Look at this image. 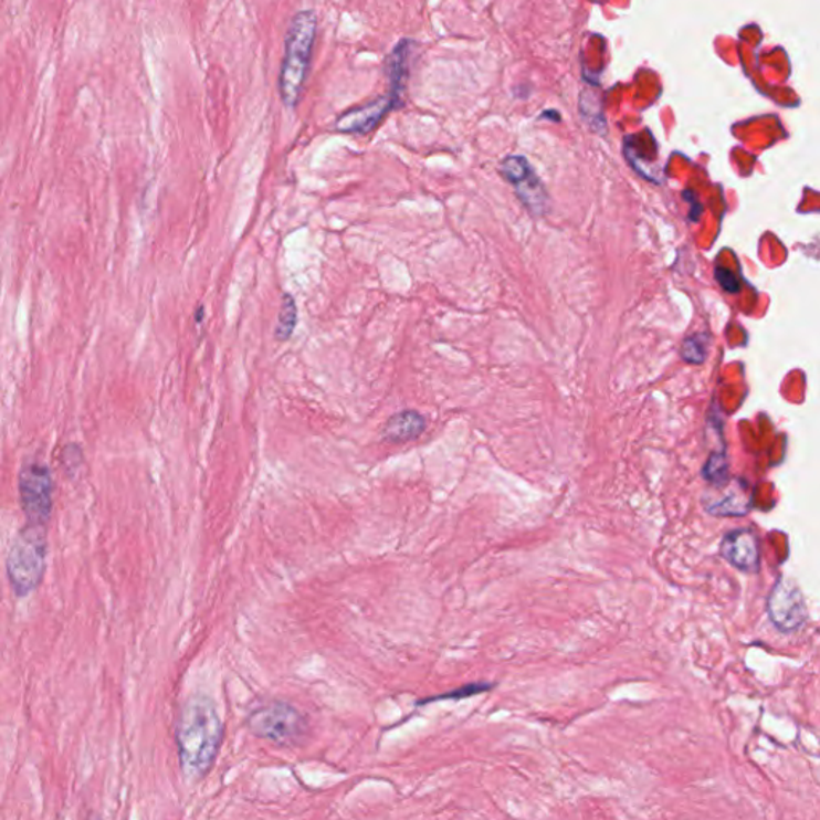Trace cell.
<instances>
[{
    "label": "cell",
    "mask_w": 820,
    "mask_h": 820,
    "mask_svg": "<svg viewBox=\"0 0 820 820\" xmlns=\"http://www.w3.org/2000/svg\"><path fill=\"white\" fill-rule=\"evenodd\" d=\"M317 17L313 10H302L292 18L291 27L285 34L284 59L281 64L280 94L288 108H295L301 102L313 48H315Z\"/></svg>",
    "instance_id": "obj_2"
},
{
    "label": "cell",
    "mask_w": 820,
    "mask_h": 820,
    "mask_svg": "<svg viewBox=\"0 0 820 820\" xmlns=\"http://www.w3.org/2000/svg\"><path fill=\"white\" fill-rule=\"evenodd\" d=\"M704 477L715 487H722L729 483V465H727L726 455L723 452H715L711 455L704 466Z\"/></svg>",
    "instance_id": "obj_15"
},
{
    "label": "cell",
    "mask_w": 820,
    "mask_h": 820,
    "mask_svg": "<svg viewBox=\"0 0 820 820\" xmlns=\"http://www.w3.org/2000/svg\"><path fill=\"white\" fill-rule=\"evenodd\" d=\"M425 419L419 412L404 410L388 419L383 437L390 442H409L417 440L425 431Z\"/></svg>",
    "instance_id": "obj_10"
},
{
    "label": "cell",
    "mask_w": 820,
    "mask_h": 820,
    "mask_svg": "<svg viewBox=\"0 0 820 820\" xmlns=\"http://www.w3.org/2000/svg\"><path fill=\"white\" fill-rule=\"evenodd\" d=\"M768 614L774 625L784 633L800 630L808 620L803 593L789 577H780L768 598Z\"/></svg>",
    "instance_id": "obj_7"
},
{
    "label": "cell",
    "mask_w": 820,
    "mask_h": 820,
    "mask_svg": "<svg viewBox=\"0 0 820 820\" xmlns=\"http://www.w3.org/2000/svg\"><path fill=\"white\" fill-rule=\"evenodd\" d=\"M492 687H494V684L492 683H472L469 684V686L460 687V690L458 691H451V693L449 694L437 695V697H428L425 698V701H420L419 705L428 704V702L449 701V698H454V701H458V698L470 697V695L486 693V691H491Z\"/></svg>",
    "instance_id": "obj_16"
},
{
    "label": "cell",
    "mask_w": 820,
    "mask_h": 820,
    "mask_svg": "<svg viewBox=\"0 0 820 820\" xmlns=\"http://www.w3.org/2000/svg\"><path fill=\"white\" fill-rule=\"evenodd\" d=\"M412 42L408 41V39H404V41H401L398 45H396L393 52L390 53V56H388L387 60V74L388 80H390L391 84L390 95L393 96L396 102H399V98H401L402 94H404L406 81H408L409 74V60L410 52H412Z\"/></svg>",
    "instance_id": "obj_11"
},
{
    "label": "cell",
    "mask_w": 820,
    "mask_h": 820,
    "mask_svg": "<svg viewBox=\"0 0 820 820\" xmlns=\"http://www.w3.org/2000/svg\"><path fill=\"white\" fill-rule=\"evenodd\" d=\"M18 487L28 523L45 526L53 509V477L49 466L41 462L24 463Z\"/></svg>",
    "instance_id": "obj_5"
},
{
    "label": "cell",
    "mask_w": 820,
    "mask_h": 820,
    "mask_svg": "<svg viewBox=\"0 0 820 820\" xmlns=\"http://www.w3.org/2000/svg\"><path fill=\"white\" fill-rule=\"evenodd\" d=\"M223 723L215 702L207 695H192L183 705L177 725L178 763L188 782H199L215 765Z\"/></svg>",
    "instance_id": "obj_1"
},
{
    "label": "cell",
    "mask_w": 820,
    "mask_h": 820,
    "mask_svg": "<svg viewBox=\"0 0 820 820\" xmlns=\"http://www.w3.org/2000/svg\"><path fill=\"white\" fill-rule=\"evenodd\" d=\"M248 727L260 739L280 745H295L305 739L308 723L305 716L284 702H269L253 708Z\"/></svg>",
    "instance_id": "obj_4"
},
{
    "label": "cell",
    "mask_w": 820,
    "mask_h": 820,
    "mask_svg": "<svg viewBox=\"0 0 820 820\" xmlns=\"http://www.w3.org/2000/svg\"><path fill=\"white\" fill-rule=\"evenodd\" d=\"M295 326H297V305H295L294 298L291 295L285 294L283 303H281L280 317H277L276 326V338L277 340L285 341L291 338L294 334Z\"/></svg>",
    "instance_id": "obj_13"
},
{
    "label": "cell",
    "mask_w": 820,
    "mask_h": 820,
    "mask_svg": "<svg viewBox=\"0 0 820 820\" xmlns=\"http://www.w3.org/2000/svg\"><path fill=\"white\" fill-rule=\"evenodd\" d=\"M501 172L506 181L515 188L516 196L530 215L542 217L548 210V192L537 177L536 170L524 156H508L502 160Z\"/></svg>",
    "instance_id": "obj_6"
},
{
    "label": "cell",
    "mask_w": 820,
    "mask_h": 820,
    "mask_svg": "<svg viewBox=\"0 0 820 820\" xmlns=\"http://www.w3.org/2000/svg\"><path fill=\"white\" fill-rule=\"evenodd\" d=\"M716 281H718V283L722 284V287L725 288V291L727 292L739 291V281H737V277L734 276V274L730 273L729 270H716Z\"/></svg>",
    "instance_id": "obj_17"
},
{
    "label": "cell",
    "mask_w": 820,
    "mask_h": 820,
    "mask_svg": "<svg viewBox=\"0 0 820 820\" xmlns=\"http://www.w3.org/2000/svg\"><path fill=\"white\" fill-rule=\"evenodd\" d=\"M45 526L28 523L18 533L7 558V574L17 597H27L38 590L45 570Z\"/></svg>",
    "instance_id": "obj_3"
},
{
    "label": "cell",
    "mask_w": 820,
    "mask_h": 820,
    "mask_svg": "<svg viewBox=\"0 0 820 820\" xmlns=\"http://www.w3.org/2000/svg\"><path fill=\"white\" fill-rule=\"evenodd\" d=\"M723 558L734 568L745 574H758L761 565V544L757 533L751 529H736L727 533L719 547Z\"/></svg>",
    "instance_id": "obj_8"
},
{
    "label": "cell",
    "mask_w": 820,
    "mask_h": 820,
    "mask_svg": "<svg viewBox=\"0 0 820 820\" xmlns=\"http://www.w3.org/2000/svg\"><path fill=\"white\" fill-rule=\"evenodd\" d=\"M708 347H711V335H691L681 345V358L686 362L702 364L707 359Z\"/></svg>",
    "instance_id": "obj_14"
},
{
    "label": "cell",
    "mask_w": 820,
    "mask_h": 820,
    "mask_svg": "<svg viewBox=\"0 0 820 820\" xmlns=\"http://www.w3.org/2000/svg\"><path fill=\"white\" fill-rule=\"evenodd\" d=\"M751 508V495L744 481L737 480L719 501L707 504L708 512L716 516H744Z\"/></svg>",
    "instance_id": "obj_12"
},
{
    "label": "cell",
    "mask_w": 820,
    "mask_h": 820,
    "mask_svg": "<svg viewBox=\"0 0 820 820\" xmlns=\"http://www.w3.org/2000/svg\"><path fill=\"white\" fill-rule=\"evenodd\" d=\"M396 99L390 94L380 96L367 105L347 111L338 117L335 128L341 134L364 135L379 127L383 117L395 108Z\"/></svg>",
    "instance_id": "obj_9"
}]
</instances>
